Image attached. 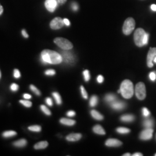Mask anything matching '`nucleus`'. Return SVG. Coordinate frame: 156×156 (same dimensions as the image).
Masks as SVG:
<instances>
[{"label": "nucleus", "instance_id": "35", "mask_svg": "<svg viewBox=\"0 0 156 156\" xmlns=\"http://www.w3.org/2000/svg\"><path fill=\"white\" fill-rule=\"evenodd\" d=\"M18 89H19V86L17 84H12L11 86V90L12 91H16Z\"/></svg>", "mask_w": 156, "mask_h": 156}, {"label": "nucleus", "instance_id": "27", "mask_svg": "<svg viewBox=\"0 0 156 156\" xmlns=\"http://www.w3.org/2000/svg\"><path fill=\"white\" fill-rule=\"evenodd\" d=\"M28 129L33 132H40L41 131V127L39 126H31L28 127Z\"/></svg>", "mask_w": 156, "mask_h": 156}, {"label": "nucleus", "instance_id": "4", "mask_svg": "<svg viewBox=\"0 0 156 156\" xmlns=\"http://www.w3.org/2000/svg\"><path fill=\"white\" fill-rule=\"evenodd\" d=\"M135 27V22L133 17H128L124 23L123 32L126 35H128L134 31Z\"/></svg>", "mask_w": 156, "mask_h": 156}, {"label": "nucleus", "instance_id": "49", "mask_svg": "<svg viewBox=\"0 0 156 156\" xmlns=\"http://www.w3.org/2000/svg\"><path fill=\"white\" fill-rule=\"evenodd\" d=\"M131 154L129 153H126V154H123V156H130Z\"/></svg>", "mask_w": 156, "mask_h": 156}, {"label": "nucleus", "instance_id": "3", "mask_svg": "<svg viewBox=\"0 0 156 156\" xmlns=\"http://www.w3.org/2000/svg\"><path fill=\"white\" fill-rule=\"evenodd\" d=\"M121 94L124 98L129 99L134 94V86L133 83L128 79L124 80L120 86Z\"/></svg>", "mask_w": 156, "mask_h": 156}, {"label": "nucleus", "instance_id": "40", "mask_svg": "<svg viewBox=\"0 0 156 156\" xmlns=\"http://www.w3.org/2000/svg\"><path fill=\"white\" fill-rule=\"evenodd\" d=\"M97 82L99 83H102L104 82V77L102 75H101L97 77Z\"/></svg>", "mask_w": 156, "mask_h": 156}, {"label": "nucleus", "instance_id": "34", "mask_svg": "<svg viewBox=\"0 0 156 156\" xmlns=\"http://www.w3.org/2000/svg\"><path fill=\"white\" fill-rule=\"evenodd\" d=\"M142 114L145 117H147L150 115V112L146 108H144L142 109Z\"/></svg>", "mask_w": 156, "mask_h": 156}, {"label": "nucleus", "instance_id": "1", "mask_svg": "<svg viewBox=\"0 0 156 156\" xmlns=\"http://www.w3.org/2000/svg\"><path fill=\"white\" fill-rule=\"evenodd\" d=\"M41 61L44 64H58L62 62L61 55L53 50L46 49L41 52Z\"/></svg>", "mask_w": 156, "mask_h": 156}, {"label": "nucleus", "instance_id": "25", "mask_svg": "<svg viewBox=\"0 0 156 156\" xmlns=\"http://www.w3.org/2000/svg\"><path fill=\"white\" fill-rule=\"evenodd\" d=\"M52 95H53L55 100L56 101L57 104L61 105L62 103V100L61 96L60 95V94L58 93H57V92H54V93H53Z\"/></svg>", "mask_w": 156, "mask_h": 156}, {"label": "nucleus", "instance_id": "20", "mask_svg": "<svg viewBox=\"0 0 156 156\" xmlns=\"http://www.w3.org/2000/svg\"><path fill=\"white\" fill-rule=\"evenodd\" d=\"M105 100L106 102L109 104H111L113 102L117 100V97L113 94H108L105 95Z\"/></svg>", "mask_w": 156, "mask_h": 156}, {"label": "nucleus", "instance_id": "44", "mask_svg": "<svg viewBox=\"0 0 156 156\" xmlns=\"http://www.w3.org/2000/svg\"><path fill=\"white\" fill-rule=\"evenodd\" d=\"M57 2L60 4V5H63L66 2H67V0H57Z\"/></svg>", "mask_w": 156, "mask_h": 156}, {"label": "nucleus", "instance_id": "52", "mask_svg": "<svg viewBox=\"0 0 156 156\" xmlns=\"http://www.w3.org/2000/svg\"><path fill=\"white\" fill-rule=\"evenodd\" d=\"M155 156H156V154H155Z\"/></svg>", "mask_w": 156, "mask_h": 156}, {"label": "nucleus", "instance_id": "42", "mask_svg": "<svg viewBox=\"0 0 156 156\" xmlns=\"http://www.w3.org/2000/svg\"><path fill=\"white\" fill-rule=\"evenodd\" d=\"M23 97H24V98H25L26 100H29V99L31 98L32 96H31V95L29 94L26 93V94H24L23 95Z\"/></svg>", "mask_w": 156, "mask_h": 156}, {"label": "nucleus", "instance_id": "15", "mask_svg": "<svg viewBox=\"0 0 156 156\" xmlns=\"http://www.w3.org/2000/svg\"><path fill=\"white\" fill-rule=\"evenodd\" d=\"M60 122L62 124L66 125V126H73L76 123V122L75 120L69 119H66V118H62L60 119Z\"/></svg>", "mask_w": 156, "mask_h": 156}, {"label": "nucleus", "instance_id": "29", "mask_svg": "<svg viewBox=\"0 0 156 156\" xmlns=\"http://www.w3.org/2000/svg\"><path fill=\"white\" fill-rule=\"evenodd\" d=\"M20 103L21 104H22L23 105H24L27 108H30L31 106H32V103L31 102L29 101L28 100H20Z\"/></svg>", "mask_w": 156, "mask_h": 156}, {"label": "nucleus", "instance_id": "36", "mask_svg": "<svg viewBox=\"0 0 156 156\" xmlns=\"http://www.w3.org/2000/svg\"><path fill=\"white\" fill-rule=\"evenodd\" d=\"M149 78L151 81H155L156 79V73L155 72H151L150 73Z\"/></svg>", "mask_w": 156, "mask_h": 156}, {"label": "nucleus", "instance_id": "43", "mask_svg": "<svg viewBox=\"0 0 156 156\" xmlns=\"http://www.w3.org/2000/svg\"><path fill=\"white\" fill-rule=\"evenodd\" d=\"M63 20H64V24H65L66 26H70V22L69 21V20H68V19L65 18V19H64Z\"/></svg>", "mask_w": 156, "mask_h": 156}, {"label": "nucleus", "instance_id": "6", "mask_svg": "<svg viewBox=\"0 0 156 156\" xmlns=\"http://www.w3.org/2000/svg\"><path fill=\"white\" fill-rule=\"evenodd\" d=\"M135 94L136 97L140 100H143L145 99L146 95L145 84L142 82L136 84L135 86Z\"/></svg>", "mask_w": 156, "mask_h": 156}, {"label": "nucleus", "instance_id": "11", "mask_svg": "<svg viewBox=\"0 0 156 156\" xmlns=\"http://www.w3.org/2000/svg\"><path fill=\"white\" fill-rule=\"evenodd\" d=\"M57 4L58 2L57 0H46L45 2V7L48 11L53 12L56 10Z\"/></svg>", "mask_w": 156, "mask_h": 156}, {"label": "nucleus", "instance_id": "41", "mask_svg": "<svg viewBox=\"0 0 156 156\" xmlns=\"http://www.w3.org/2000/svg\"><path fill=\"white\" fill-rule=\"evenodd\" d=\"M22 34L24 38H28V34L26 32V31L25 30H23L22 31Z\"/></svg>", "mask_w": 156, "mask_h": 156}, {"label": "nucleus", "instance_id": "7", "mask_svg": "<svg viewBox=\"0 0 156 156\" xmlns=\"http://www.w3.org/2000/svg\"><path fill=\"white\" fill-rule=\"evenodd\" d=\"M64 20L59 17L53 19L50 23V28L53 30H58L62 28L64 26Z\"/></svg>", "mask_w": 156, "mask_h": 156}, {"label": "nucleus", "instance_id": "16", "mask_svg": "<svg viewBox=\"0 0 156 156\" xmlns=\"http://www.w3.org/2000/svg\"><path fill=\"white\" fill-rule=\"evenodd\" d=\"M48 146V143L46 141H41L34 145V149L36 150L44 149L47 147Z\"/></svg>", "mask_w": 156, "mask_h": 156}, {"label": "nucleus", "instance_id": "33", "mask_svg": "<svg viewBox=\"0 0 156 156\" xmlns=\"http://www.w3.org/2000/svg\"><path fill=\"white\" fill-rule=\"evenodd\" d=\"M45 75L48 76H53L56 74V71L53 69H48L45 72Z\"/></svg>", "mask_w": 156, "mask_h": 156}, {"label": "nucleus", "instance_id": "45", "mask_svg": "<svg viewBox=\"0 0 156 156\" xmlns=\"http://www.w3.org/2000/svg\"><path fill=\"white\" fill-rule=\"evenodd\" d=\"M151 9L153 11H156V5H155V4H152L151 5Z\"/></svg>", "mask_w": 156, "mask_h": 156}, {"label": "nucleus", "instance_id": "12", "mask_svg": "<svg viewBox=\"0 0 156 156\" xmlns=\"http://www.w3.org/2000/svg\"><path fill=\"white\" fill-rule=\"evenodd\" d=\"M111 106L112 108L115 110L121 111L125 108V107L126 106V104L123 101L116 100L111 104Z\"/></svg>", "mask_w": 156, "mask_h": 156}, {"label": "nucleus", "instance_id": "50", "mask_svg": "<svg viewBox=\"0 0 156 156\" xmlns=\"http://www.w3.org/2000/svg\"><path fill=\"white\" fill-rule=\"evenodd\" d=\"M153 61H154V62H155V63H156V57H155V58H154V60H153Z\"/></svg>", "mask_w": 156, "mask_h": 156}, {"label": "nucleus", "instance_id": "13", "mask_svg": "<svg viewBox=\"0 0 156 156\" xmlns=\"http://www.w3.org/2000/svg\"><path fill=\"white\" fill-rule=\"evenodd\" d=\"M122 145V142L116 139H109L105 142V145L109 147H119Z\"/></svg>", "mask_w": 156, "mask_h": 156}, {"label": "nucleus", "instance_id": "21", "mask_svg": "<svg viewBox=\"0 0 156 156\" xmlns=\"http://www.w3.org/2000/svg\"><path fill=\"white\" fill-rule=\"evenodd\" d=\"M91 115L92 117L97 120H102L104 119V116L97 111L92 110L91 111Z\"/></svg>", "mask_w": 156, "mask_h": 156}, {"label": "nucleus", "instance_id": "24", "mask_svg": "<svg viewBox=\"0 0 156 156\" xmlns=\"http://www.w3.org/2000/svg\"><path fill=\"white\" fill-rule=\"evenodd\" d=\"M98 97L96 95H93L91 97L90 100V105L91 107H94L97 105L98 103Z\"/></svg>", "mask_w": 156, "mask_h": 156}, {"label": "nucleus", "instance_id": "2", "mask_svg": "<svg viewBox=\"0 0 156 156\" xmlns=\"http://www.w3.org/2000/svg\"><path fill=\"white\" fill-rule=\"evenodd\" d=\"M149 34L146 33L143 28L136 29L134 33V42L138 47L147 45L149 41Z\"/></svg>", "mask_w": 156, "mask_h": 156}, {"label": "nucleus", "instance_id": "26", "mask_svg": "<svg viewBox=\"0 0 156 156\" xmlns=\"http://www.w3.org/2000/svg\"><path fill=\"white\" fill-rule=\"evenodd\" d=\"M130 129L128 128H124V127H119L116 129V131L118 133L122 134H128L130 132Z\"/></svg>", "mask_w": 156, "mask_h": 156}, {"label": "nucleus", "instance_id": "23", "mask_svg": "<svg viewBox=\"0 0 156 156\" xmlns=\"http://www.w3.org/2000/svg\"><path fill=\"white\" fill-rule=\"evenodd\" d=\"M143 124L146 128H151L154 125V122L152 119H147L144 122Z\"/></svg>", "mask_w": 156, "mask_h": 156}, {"label": "nucleus", "instance_id": "19", "mask_svg": "<svg viewBox=\"0 0 156 156\" xmlns=\"http://www.w3.org/2000/svg\"><path fill=\"white\" fill-rule=\"evenodd\" d=\"M27 142L25 139H22V140H18L13 142V145L17 147H23L27 145Z\"/></svg>", "mask_w": 156, "mask_h": 156}, {"label": "nucleus", "instance_id": "47", "mask_svg": "<svg viewBox=\"0 0 156 156\" xmlns=\"http://www.w3.org/2000/svg\"><path fill=\"white\" fill-rule=\"evenodd\" d=\"M4 11V9H3V7L1 5H0V15H2V13H3Z\"/></svg>", "mask_w": 156, "mask_h": 156}, {"label": "nucleus", "instance_id": "38", "mask_svg": "<svg viewBox=\"0 0 156 156\" xmlns=\"http://www.w3.org/2000/svg\"><path fill=\"white\" fill-rule=\"evenodd\" d=\"M45 101L49 106H51L53 105V101L50 98H46Z\"/></svg>", "mask_w": 156, "mask_h": 156}, {"label": "nucleus", "instance_id": "10", "mask_svg": "<svg viewBox=\"0 0 156 156\" xmlns=\"http://www.w3.org/2000/svg\"><path fill=\"white\" fill-rule=\"evenodd\" d=\"M153 129L151 128H146L140 134V138L142 140H149L152 138Z\"/></svg>", "mask_w": 156, "mask_h": 156}, {"label": "nucleus", "instance_id": "5", "mask_svg": "<svg viewBox=\"0 0 156 156\" xmlns=\"http://www.w3.org/2000/svg\"><path fill=\"white\" fill-rule=\"evenodd\" d=\"M54 42L63 50H71L73 49V44L69 41L66 38L61 37L56 38L54 39Z\"/></svg>", "mask_w": 156, "mask_h": 156}, {"label": "nucleus", "instance_id": "32", "mask_svg": "<svg viewBox=\"0 0 156 156\" xmlns=\"http://www.w3.org/2000/svg\"><path fill=\"white\" fill-rule=\"evenodd\" d=\"M80 90H81V93H82V97H83V98L87 99L88 98V95H87V92H86V90L84 89L83 86H80Z\"/></svg>", "mask_w": 156, "mask_h": 156}, {"label": "nucleus", "instance_id": "37", "mask_svg": "<svg viewBox=\"0 0 156 156\" xmlns=\"http://www.w3.org/2000/svg\"><path fill=\"white\" fill-rule=\"evenodd\" d=\"M13 76L15 78H19L20 77V73L18 69H15L13 71Z\"/></svg>", "mask_w": 156, "mask_h": 156}, {"label": "nucleus", "instance_id": "39", "mask_svg": "<svg viewBox=\"0 0 156 156\" xmlns=\"http://www.w3.org/2000/svg\"><path fill=\"white\" fill-rule=\"evenodd\" d=\"M75 115H76L75 112L73 111H68L67 113V115L68 117H73V116H75Z\"/></svg>", "mask_w": 156, "mask_h": 156}, {"label": "nucleus", "instance_id": "18", "mask_svg": "<svg viewBox=\"0 0 156 156\" xmlns=\"http://www.w3.org/2000/svg\"><path fill=\"white\" fill-rule=\"evenodd\" d=\"M93 131L95 134H99V135H105L106 134L104 129L102 128L100 125H96L93 128Z\"/></svg>", "mask_w": 156, "mask_h": 156}, {"label": "nucleus", "instance_id": "28", "mask_svg": "<svg viewBox=\"0 0 156 156\" xmlns=\"http://www.w3.org/2000/svg\"><path fill=\"white\" fill-rule=\"evenodd\" d=\"M41 111L43 112L45 115H48V116H50L51 115V112L50 110L45 105H41Z\"/></svg>", "mask_w": 156, "mask_h": 156}, {"label": "nucleus", "instance_id": "9", "mask_svg": "<svg viewBox=\"0 0 156 156\" xmlns=\"http://www.w3.org/2000/svg\"><path fill=\"white\" fill-rule=\"evenodd\" d=\"M62 61L68 64H73L75 62V57L69 51H62Z\"/></svg>", "mask_w": 156, "mask_h": 156}, {"label": "nucleus", "instance_id": "22", "mask_svg": "<svg viewBox=\"0 0 156 156\" xmlns=\"http://www.w3.org/2000/svg\"><path fill=\"white\" fill-rule=\"evenodd\" d=\"M17 133L15 132V131H5L3 134H2V136L4 138H11V137H13L15 135H16Z\"/></svg>", "mask_w": 156, "mask_h": 156}, {"label": "nucleus", "instance_id": "30", "mask_svg": "<svg viewBox=\"0 0 156 156\" xmlns=\"http://www.w3.org/2000/svg\"><path fill=\"white\" fill-rule=\"evenodd\" d=\"M30 88L32 91H33L34 93L37 95H41V92L35 86H34L33 84H31L30 86Z\"/></svg>", "mask_w": 156, "mask_h": 156}, {"label": "nucleus", "instance_id": "46", "mask_svg": "<svg viewBox=\"0 0 156 156\" xmlns=\"http://www.w3.org/2000/svg\"><path fill=\"white\" fill-rule=\"evenodd\" d=\"M73 10H75V11H76V10L78 9V5H77V4H73Z\"/></svg>", "mask_w": 156, "mask_h": 156}, {"label": "nucleus", "instance_id": "48", "mask_svg": "<svg viewBox=\"0 0 156 156\" xmlns=\"http://www.w3.org/2000/svg\"><path fill=\"white\" fill-rule=\"evenodd\" d=\"M142 154L140 153H136L133 154V156H142Z\"/></svg>", "mask_w": 156, "mask_h": 156}, {"label": "nucleus", "instance_id": "53", "mask_svg": "<svg viewBox=\"0 0 156 156\" xmlns=\"http://www.w3.org/2000/svg\"><path fill=\"white\" fill-rule=\"evenodd\" d=\"M0 5H1V4H0Z\"/></svg>", "mask_w": 156, "mask_h": 156}, {"label": "nucleus", "instance_id": "8", "mask_svg": "<svg viewBox=\"0 0 156 156\" xmlns=\"http://www.w3.org/2000/svg\"><path fill=\"white\" fill-rule=\"evenodd\" d=\"M156 56V48H151L147 56V64L149 68L153 66V62Z\"/></svg>", "mask_w": 156, "mask_h": 156}, {"label": "nucleus", "instance_id": "14", "mask_svg": "<svg viewBox=\"0 0 156 156\" xmlns=\"http://www.w3.org/2000/svg\"><path fill=\"white\" fill-rule=\"evenodd\" d=\"M82 138V134L79 133H73L69 134L66 137V140L69 142H75L80 140Z\"/></svg>", "mask_w": 156, "mask_h": 156}, {"label": "nucleus", "instance_id": "31", "mask_svg": "<svg viewBox=\"0 0 156 156\" xmlns=\"http://www.w3.org/2000/svg\"><path fill=\"white\" fill-rule=\"evenodd\" d=\"M83 74L84 78L85 81H86V82L89 81L90 80V79L89 71V70H85V71H84Z\"/></svg>", "mask_w": 156, "mask_h": 156}, {"label": "nucleus", "instance_id": "17", "mask_svg": "<svg viewBox=\"0 0 156 156\" xmlns=\"http://www.w3.org/2000/svg\"><path fill=\"white\" fill-rule=\"evenodd\" d=\"M120 120L124 122H132L135 120V117L132 115H124L121 116Z\"/></svg>", "mask_w": 156, "mask_h": 156}, {"label": "nucleus", "instance_id": "51", "mask_svg": "<svg viewBox=\"0 0 156 156\" xmlns=\"http://www.w3.org/2000/svg\"><path fill=\"white\" fill-rule=\"evenodd\" d=\"M1 71H0V78H1Z\"/></svg>", "mask_w": 156, "mask_h": 156}]
</instances>
